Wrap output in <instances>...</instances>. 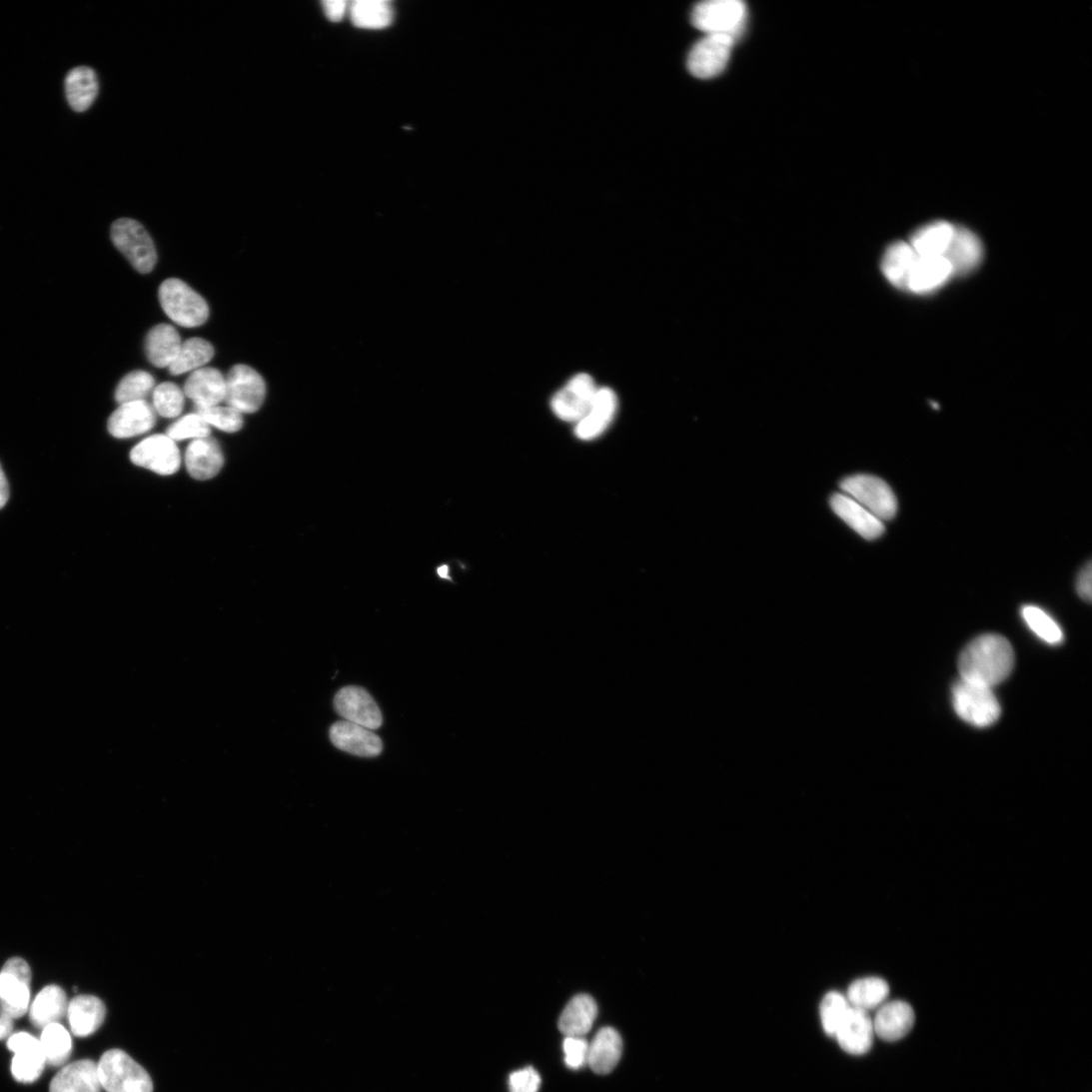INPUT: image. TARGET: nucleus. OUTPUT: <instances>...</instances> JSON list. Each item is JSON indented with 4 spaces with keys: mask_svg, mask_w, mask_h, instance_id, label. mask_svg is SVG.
<instances>
[{
    "mask_svg": "<svg viewBox=\"0 0 1092 1092\" xmlns=\"http://www.w3.org/2000/svg\"><path fill=\"white\" fill-rule=\"evenodd\" d=\"M1014 665L1012 644L998 634H984L972 640L958 661L961 679L992 689L1009 678Z\"/></svg>",
    "mask_w": 1092,
    "mask_h": 1092,
    "instance_id": "f257e3e1",
    "label": "nucleus"
},
{
    "mask_svg": "<svg viewBox=\"0 0 1092 1092\" xmlns=\"http://www.w3.org/2000/svg\"><path fill=\"white\" fill-rule=\"evenodd\" d=\"M98 1069L102 1087L108 1092H153L148 1072L120 1049L107 1051Z\"/></svg>",
    "mask_w": 1092,
    "mask_h": 1092,
    "instance_id": "f03ea898",
    "label": "nucleus"
},
{
    "mask_svg": "<svg viewBox=\"0 0 1092 1092\" xmlns=\"http://www.w3.org/2000/svg\"><path fill=\"white\" fill-rule=\"evenodd\" d=\"M159 301L165 314L183 327L202 326L210 315L205 299L178 279H170L161 284Z\"/></svg>",
    "mask_w": 1092,
    "mask_h": 1092,
    "instance_id": "7ed1b4c3",
    "label": "nucleus"
},
{
    "mask_svg": "<svg viewBox=\"0 0 1092 1092\" xmlns=\"http://www.w3.org/2000/svg\"><path fill=\"white\" fill-rule=\"evenodd\" d=\"M952 700L957 715L975 727L991 726L1001 713L992 688L963 679L952 688Z\"/></svg>",
    "mask_w": 1092,
    "mask_h": 1092,
    "instance_id": "20e7f679",
    "label": "nucleus"
},
{
    "mask_svg": "<svg viewBox=\"0 0 1092 1092\" xmlns=\"http://www.w3.org/2000/svg\"><path fill=\"white\" fill-rule=\"evenodd\" d=\"M747 9L740 0H707L696 5L691 15L693 26L706 35H725L736 40L742 32Z\"/></svg>",
    "mask_w": 1092,
    "mask_h": 1092,
    "instance_id": "39448f33",
    "label": "nucleus"
},
{
    "mask_svg": "<svg viewBox=\"0 0 1092 1092\" xmlns=\"http://www.w3.org/2000/svg\"><path fill=\"white\" fill-rule=\"evenodd\" d=\"M115 246L141 274H149L157 263L156 248L146 229L133 219L117 220L111 230Z\"/></svg>",
    "mask_w": 1092,
    "mask_h": 1092,
    "instance_id": "423d86ee",
    "label": "nucleus"
},
{
    "mask_svg": "<svg viewBox=\"0 0 1092 1092\" xmlns=\"http://www.w3.org/2000/svg\"><path fill=\"white\" fill-rule=\"evenodd\" d=\"M842 492L874 515L881 522L894 519L897 499L882 479L871 475H855L841 483Z\"/></svg>",
    "mask_w": 1092,
    "mask_h": 1092,
    "instance_id": "0eeeda50",
    "label": "nucleus"
},
{
    "mask_svg": "<svg viewBox=\"0 0 1092 1092\" xmlns=\"http://www.w3.org/2000/svg\"><path fill=\"white\" fill-rule=\"evenodd\" d=\"M267 386L263 377L254 369L237 365L226 378V398L229 407L239 413H256L265 403Z\"/></svg>",
    "mask_w": 1092,
    "mask_h": 1092,
    "instance_id": "6e6552de",
    "label": "nucleus"
},
{
    "mask_svg": "<svg viewBox=\"0 0 1092 1092\" xmlns=\"http://www.w3.org/2000/svg\"><path fill=\"white\" fill-rule=\"evenodd\" d=\"M597 390L591 376L578 374L553 396L551 409L563 422L577 424L589 411Z\"/></svg>",
    "mask_w": 1092,
    "mask_h": 1092,
    "instance_id": "1a4fd4ad",
    "label": "nucleus"
},
{
    "mask_svg": "<svg viewBox=\"0 0 1092 1092\" xmlns=\"http://www.w3.org/2000/svg\"><path fill=\"white\" fill-rule=\"evenodd\" d=\"M735 39L725 35H706L691 49L688 69L701 79L715 77L723 72L729 61Z\"/></svg>",
    "mask_w": 1092,
    "mask_h": 1092,
    "instance_id": "9d476101",
    "label": "nucleus"
},
{
    "mask_svg": "<svg viewBox=\"0 0 1092 1092\" xmlns=\"http://www.w3.org/2000/svg\"><path fill=\"white\" fill-rule=\"evenodd\" d=\"M134 465L161 476H172L181 468V454L176 442L167 436H153L136 446L131 452Z\"/></svg>",
    "mask_w": 1092,
    "mask_h": 1092,
    "instance_id": "9b49d317",
    "label": "nucleus"
},
{
    "mask_svg": "<svg viewBox=\"0 0 1092 1092\" xmlns=\"http://www.w3.org/2000/svg\"><path fill=\"white\" fill-rule=\"evenodd\" d=\"M334 707L345 720L375 730L383 725V715L373 696L364 688H343L334 698Z\"/></svg>",
    "mask_w": 1092,
    "mask_h": 1092,
    "instance_id": "f8f14e48",
    "label": "nucleus"
},
{
    "mask_svg": "<svg viewBox=\"0 0 1092 1092\" xmlns=\"http://www.w3.org/2000/svg\"><path fill=\"white\" fill-rule=\"evenodd\" d=\"M8 1048L15 1053L12 1062L14 1078L21 1083H33L42 1075L46 1063L40 1040L26 1032L10 1037Z\"/></svg>",
    "mask_w": 1092,
    "mask_h": 1092,
    "instance_id": "ddd939ff",
    "label": "nucleus"
},
{
    "mask_svg": "<svg viewBox=\"0 0 1092 1092\" xmlns=\"http://www.w3.org/2000/svg\"><path fill=\"white\" fill-rule=\"evenodd\" d=\"M329 734L336 747L358 757L375 758L383 751V741L378 734L347 720L334 723Z\"/></svg>",
    "mask_w": 1092,
    "mask_h": 1092,
    "instance_id": "4468645a",
    "label": "nucleus"
},
{
    "mask_svg": "<svg viewBox=\"0 0 1092 1092\" xmlns=\"http://www.w3.org/2000/svg\"><path fill=\"white\" fill-rule=\"evenodd\" d=\"M155 425V410L144 400L120 405L109 419L108 430L111 436L122 440L144 435Z\"/></svg>",
    "mask_w": 1092,
    "mask_h": 1092,
    "instance_id": "2eb2a0df",
    "label": "nucleus"
},
{
    "mask_svg": "<svg viewBox=\"0 0 1092 1092\" xmlns=\"http://www.w3.org/2000/svg\"><path fill=\"white\" fill-rule=\"evenodd\" d=\"M915 1013L912 1006L904 1000H890L883 1003L873 1020L875 1036L886 1042H897L905 1038L913 1029Z\"/></svg>",
    "mask_w": 1092,
    "mask_h": 1092,
    "instance_id": "dca6fc26",
    "label": "nucleus"
},
{
    "mask_svg": "<svg viewBox=\"0 0 1092 1092\" xmlns=\"http://www.w3.org/2000/svg\"><path fill=\"white\" fill-rule=\"evenodd\" d=\"M617 405V397L611 389H598L589 411L575 426L576 438L586 442L601 437L613 422Z\"/></svg>",
    "mask_w": 1092,
    "mask_h": 1092,
    "instance_id": "f3484780",
    "label": "nucleus"
},
{
    "mask_svg": "<svg viewBox=\"0 0 1092 1092\" xmlns=\"http://www.w3.org/2000/svg\"><path fill=\"white\" fill-rule=\"evenodd\" d=\"M830 507L839 519L865 540L873 541L883 536L885 532L883 522L848 495L844 493L833 495L830 499Z\"/></svg>",
    "mask_w": 1092,
    "mask_h": 1092,
    "instance_id": "a211bd4d",
    "label": "nucleus"
},
{
    "mask_svg": "<svg viewBox=\"0 0 1092 1092\" xmlns=\"http://www.w3.org/2000/svg\"><path fill=\"white\" fill-rule=\"evenodd\" d=\"M833 1037L845 1052L855 1056L864 1055L873 1045V1019L869 1013L851 1007Z\"/></svg>",
    "mask_w": 1092,
    "mask_h": 1092,
    "instance_id": "6ab92c4d",
    "label": "nucleus"
},
{
    "mask_svg": "<svg viewBox=\"0 0 1092 1092\" xmlns=\"http://www.w3.org/2000/svg\"><path fill=\"white\" fill-rule=\"evenodd\" d=\"M106 1014L104 1002L94 995H79L68 1003L67 1017L76 1037L95 1034L104 1024Z\"/></svg>",
    "mask_w": 1092,
    "mask_h": 1092,
    "instance_id": "aec40b11",
    "label": "nucleus"
},
{
    "mask_svg": "<svg viewBox=\"0 0 1092 1092\" xmlns=\"http://www.w3.org/2000/svg\"><path fill=\"white\" fill-rule=\"evenodd\" d=\"M944 258L952 267L954 276H965L975 270L983 259V245L979 237L965 227H956L951 244Z\"/></svg>",
    "mask_w": 1092,
    "mask_h": 1092,
    "instance_id": "412c9836",
    "label": "nucleus"
},
{
    "mask_svg": "<svg viewBox=\"0 0 1092 1092\" xmlns=\"http://www.w3.org/2000/svg\"><path fill=\"white\" fill-rule=\"evenodd\" d=\"M98 1064L89 1059L66 1065L53 1078L50 1092H101Z\"/></svg>",
    "mask_w": 1092,
    "mask_h": 1092,
    "instance_id": "4be33fe9",
    "label": "nucleus"
},
{
    "mask_svg": "<svg viewBox=\"0 0 1092 1092\" xmlns=\"http://www.w3.org/2000/svg\"><path fill=\"white\" fill-rule=\"evenodd\" d=\"M952 277L953 270L944 257H919L910 274L907 291L914 294L932 293L944 286Z\"/></svg>",
    "mask_w": 1092,
    "mask_h": 1092,
    "instance_id": "5701e85b",
    "label": "nucleus"
},
{
    "mask_svg": "<svg viewBox=\"0 0 1092 1092\" xmlns=\"http://www.w3.org/2000/svg\"><path fill=\"white\" fill-rule=\"evenodd\" d=\"M184 393L197 408L218 406L226 398V378L216 369H200L189 377Z\"/></svg>",
    "mask_w": 1092,
    "mask_h": 1092,
    "instance_id": "b1692460",
    "label": "nucleus"
},
{
    "mask_svg": "<svg viewBox=\"0 0 1092 1092\" xmlns=\"http://www.w3.org/2000/svg\"><path fill=\"white\" fill-rule=\"evenodd\" d=\"M598 1015L596 1001L587 994L574 996L564 1007L559 1021V1031L565 1037L583 1038L589 1033Z\"/></svg>",
    "mask_w": 1092,
    "mask_h": 1092,
    "instance_id": "393cba45",
    "label": "nucleus"
},
{
    "mask_svg": "<svg viewBox=\"0 0 1092 1092\" xmlns=\"http://www.w3.org/2000/svg\"><path fill=\"white\" fill-rule=\"evenodd\" d=\"M181 335L168 324L152 328L146 338L145 351L149 362L156 368H170L182 348Z\"/></svg>",
    "mask_w": 1092,
    "mask_h": 1092,
    "instance_id": "a878e982",
    "label": "nucleus"
},
{
    "mask_svg": "<svg viewBox=\"0 0 1092 1092\" xmlns=\"http://www.w3.org/2000/svg\"><path fill=\"white\" fill-rule=\"evenodd\" d=\"M186 465L194 479H213L224 466V456L219 444L211 438L194 441L187 450Z\"/></svg>",
    "mask_w": 1092,
    "mask_h": 1092,
    "instance_id": "bb28decb",
    "label": "nucleus"
},
{
    "mask_svg": "<svg viewBox=\"0 0 1092 1092\" xmlns=\"http://www.w3.org/2000/svg\"><path fill=\"white\" fill-rule=\"evenodd\" d=\"M65 94L73 111H88L99 94V81L95 70L88 66H78L70 70L65 79Z\"/></svg>",
    "mask_w": 1092,
    "mask_h": 1092,
    "instance_id": "cd10ccee",
    "label": "nucleus"
},
{
    "mask_svg": "<svg viewBox=\"0 0 1092 1092\" xmlns=\"http://www.w3.org/2000/svg\"><path fill=\"white\" fill-rule=\"evenodd\" d=\"M956 226L946 221H935L917 229L909 244L917 256L944 257L951 244Z\"/></svg>",
    "mask_w": 1092,
    "mask_h": 1092,
    "instance_id": "c85d7f7f",
    "label": "nucleus"
},
{
    "mask_svg": "<svg viewBox=\"0 0 1092 1092\" xmlns=\"http://www.w3.org/2000/svg\"><path fill=\"white\" fill-rule=\"evenodd\" d=\"M68 1000L65 991L57 985L42 989L30 1006V1021L38 1029L59 1023L67 1015Z\"/></svg>",
    "mask_w": 1092,
    "mask_h": 1092,
    "instance_id": "c756f323",
    "label": "nucleus"
},
{
    "mask_svg": "<svg viewBox=\"0 0 1092 1092\" xmlns=\"http://www.w3.org/2000/svg\"><path fill=\"white\" fill-rule=\"evenodd\" d=\"M622 1048L623 1043L618 1032L612 1028H603L589 1044L586 1064L597 1074H608L620 1061Z\"/></svg>",
    "mask_w": 1092,
    "mask_h": 1092,
    "instance_id": "7c9ffc66",
    "label": "nucleus"
},
{
    "mask_svg": "<svg viewBox=\"0 0 1092 1092\" xmlns=\"http://www.w3.org/2000/svg\"><path fill=\"white\" fill-rule=\"evenodd\" d=\"M917 258L909 242H895L885 251L881 265L882 273L893 287L907 291L908 280Z\"/></svg>",
    "mask_w": 1092,
    "mask_h": 1092,
    "instance_id": "2f4dec72",
    "label": "nucleus"
},
{
    "mask_svg": "<svg viewBox=\"0 0 1092 1092\" xmlns=\"http://www.w3.org/2000/svg\"><path fill=\"white\" fill-rule=\"evenodd\" d=\"M31 982L6 970L0 971V1009L14 1020L24 1017L30 1009Z\"/></svg>",
    "mask_w": 1092,
    "mask_h": 1092,
    "instance_id": "473e14b6",
    "label": "nucleus"
},
{
    "mask_svg": "<svg viewBox=\"0 0 1092 1092\" xmlns=\"http://www.w3.org/2000/svg\"><path fill=\"white\" fill-rule=\"evenodd\" d=\"M890 987L882 977L867 976L855 980L849 987L847 999L854 1009L869 1013L878 1010L888 1000Z\"/></svg>",
    "mask_w": 1092,
    "mask_h": 1092,
    "instance_id": "72a5a7b5",
    "label": "nucleus"
},
{
    "mask_svg": "<svg viewBox=\"0 0 1092 1092\" xmlns=\"http://www.w3.org/2000/svg\"><path fill=\"white\" fill-rule=\"evenodd\" d=\"M354 25L361 29L382 30L394 20V9L388 0H357L350 5Z\"/></svg>",
    "mask_w": 1092,
    "mask_h": 1092,
    "instance_id": "f704fd0d",
    "label": "nucleus"
},
{
    "mask_svg": "<svg viewBox=\"0 0 1092 1092\" xmlns=\"http://www.w3.org/2000/svg\"><path fill=\"white\" fill-rule=\"evenodd\" d=\"M215 355L213 346L202 339H191L183 343L180 353L168 368L173 376L183 375L203 369Z\"/></svg>",
    "mask_w": 1092,
    "mask_h": 1092,
    "instance_id": "c9c22d12",
    "label": "nucleus"
},
{
    "mask_svg": "<svg viewBox=\"0 0 1092 1092\" xmlns=\"http://www.w3.org/2000/svg\"><path fill=\"white\" fill-rule=\"evenodd\" d=\"M40 1042L46 1063L53 1067L64 1065L71 1056V1036L59 1023L52 1024L43 1029Z\"/></svg>",
    "mask_w": 1092,
    "mask_h": 1092,
    "instance_id": "e433bc0d",
    "label": "nucleus"
},
{
    "mask_svg": "<svg viewBox=\"0 0 1092 1092\" xmlns=\"http://www.w3.org/2000/svg\"><path fill=\"white\" fill-rule=\"evenodd\" d=\"M847 996L837 991H830L820 1002L819 1014L823 1031L833 1037L839 1026L851 1010Z\"/></svg>",
    "mask_w": 1092,
    "mask_h": 1092,
    "instance_id": "4c0bfd02",
    "label": "nucleus"
},
{
    "mask_svg": "<svg viewBox=\"0 0 1092 1092\" xmlns=\"http://www.w3.org/2000/svg\"><path fill=\"white\" fill-rule=\"evenodd\" d=\"M1022 617L1029 628L1048 644L1057 645L1063 641L1064 634L1059 624L1040 607L1025 606L1022 609Z\"/></svg>",
    "mask_w": 1092,
    "mask_h": 1092,
    "instance_id": "58836bf2",
    "label": "nucleus"
},
{
    "mask_svg": "<svg viewBox=\"0 0 1092 1092\" xmlns=\"http://www.w3.org/2000/svg\"><path fill=\"white\" fill-rule=\"evenodd\" d=\"M155 385L154 378L146 372L136 371L127 375L116 390V401L122 405L144 401Z\"/></svg>",
    "mask_w": 1092,
    "mask_h": 1092,
    "instance_id": "ea45409f",
    "label": "nucleus"
},
{
    "mask_svg": "<svg viewBox=\"0 0 1092 1092\" xmlns=\"http://www.w3.org/2000/svg\"><path fill=\"white\" fill-rule=\"evenodd\" d=\"M185 407V393L174 383H163L153 393V408L165 418H176Z\"/></svg>",
    "mask_w": 1092,
    "mask_h": 1092,
    "instance_id": "a19ab883",
    "label": "nucleus"
},
{
    "mask_svg": "<svg viewBox=\"0 0 1092 1092\" xmlns=\"http://www.w3.org/2000/svg\"><path fill=\"white\" fill-rule=\"evenodd\" d=\"M197 414H199L210 427H215L228 434L239 432L244 425L241 413L231 407L214 406L197 408Z\"/></svg>",
    "mask_w": 1092,
    "mask_h": 1092,
    "instance_id": "79ce46f5",
    "label": "nucleus"
},
{
    "mask_svg": "<svg viewBox=\"0 0 1092 1092\" xmlns=\"http://www.w3.org/2000/svg\"><path fill=\"white\" fill-rule=\"evenodd\" d=\"M210 426L197 413L185 416L167 430V437L175 442L203 440L210 438Z\"/></svg>",
    "mask_w": 1092,
    "mask_h": 1092,
    "instance_id": "37998d69",
    "label": "nucleus"
},
{
    "mask_svg": "<svg viewBox=\"0 0 1092 1092\" xmlns=\"http://www.w3.org/2000/svg\"><path fill=\"white\" fill-rule=\"evenodd\" d=\"M562 1048L564 1062L568 1068L576 1070L586 1064L589 1044L583 1038L565 1037Z\"/></svg>",
    "mask_w": 1092,
    "mask_h": 1092,
    "instance_id": "c03bdc74",
    "label": "nucleus"
},
{
    "mask_svg": "<svg viewBox=\"0 0 1092 1092\" xmlns=\"http://www.w3.org/2000/svg\"><path fill=\"white\" fill-rule=\"evenodd\" d=\"M542 1078L533 1067L514 1072L510 1077L511 1092H539Z\"/></svg>",
    "mask_w": 1092,
    "mask_h": 1092,
    "instance_id": "a18cd8bd",
    "label": "nucleus"
},
{
    "mask_svg": "<svg viewBox=\"0 0 1092 1092\" xmlns=\"http://www.w3.org/2000/svg\"><path fill=\"white\" fill-rule=\"evenodd\" d=\"M322 6L326 18L332 23L342 22L350 8L347 0H325Z\"/></svg>",
    "mask_w": 1092,
    "mask_h": 1092,
    "instance_id": "49530a36",
    "label": "nucleus"
},
{
    "mask_svg": "<svg viewBox=\"0 0 1092 1092\" xmlns=\"http://www.w3.org/2000/svg\"><path fill=\"white\" fill-rule=\"evenodd\" d=\"M1077 593L1086 602L1092 598V566L1089 561L1080 571L1077 578Z\"/></svg>",
    "mask_w": 1092,
    "mask_h": 1092,
    "instance_id": "de8ad7c7",
    "label": "nucleus"
},
{
    "mask_svg": "<svg viewBox=\"0 0 1092 1092\" xmlns=\"http://www.w3.org/2000/svg\"><path fill=\"white\" fill-rule=\"evenodd\" d=\"M14 1029V1019L0 1009V1041L9 1038Z\"/></svg>",
    "mask_w": 1092,
    "mask_h": 1092,
    "instance_id": "09e8293b",
    "label": "nucleus"
},
{
    "mask_svg": "<svg viewBox=\"0 0 1092 1092\" xmlns=\"http://www.w3.org/2000/svg\"><path fill=\"white\" fill-rule=\"evenodd\" d=\"M10 499V489L5 472L0 466V511H2Z\"/></svg>",
    "mask_w": 1092,
    "mask_h": 1092,
    "instance_id": "8fccbe9b",
    "label": "nucleus"
}]
</instances>
